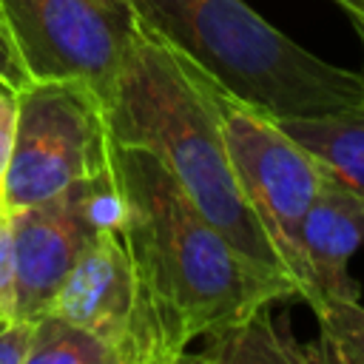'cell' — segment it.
<instances>
[{
  "label": "cell",
  "instance_id": "3",
  "mask_svg": "<svg viewBox=\"0 0 364 364\" xmlns=\"http://www.w3.org/2000/svg\"><path fill=\"white\" fill-rule=\"evenodd\" d=\"M128 3L173 51L273 119L333 114L364 100V74L310 54L245 0Z\"/></svg>",
  "mask_w": 364,
  "mask_h": 364
},
{
  "label": "cell",
  "instance_id": "6",
  "mask_svg": "<svg viewBox=\"0 0 364 364\" xmlns=\"http://www.w3.org/2000/svg\"><path fill=\"white\" fill-rule=\"evenodd\" d=\"M31 80H82L108 100L136 14L128 0H0Z\"/></svg>",
  "mask_w": 364,
  "mask_h": 364
},
{
  "label": "cell",
  "instance_id": "14",
  "mask_svg": "<svg viewBox=\"0 0 364 364\" xmlns=\"http://www.w3.org/2000/svg\"><path fill=\"white\" fill-rule=\"evenodd\" d=\"M34 318L0 316V364H28Z\"/></svg>",
  "mask_w": 364,
  "mask_h": 364
},
{
  "label": "cell",
  "instance_id": "7",
  "mask_svg": "<svg viewBox=\"0 0 364 364\" xmlns=\"http://www.w3.org/2000/svg\"><path fill=\"white\" fill-rule=\"evenodd\" d=\"M14 247V316L48 313L60 284L71 273L97 228L117 222V193L105 162L94 176L65 191L6 213Z\"/></svg>",
  "mask_w": 364,
  "mask_h": 364
},
{
  "label": "cell",
  "instance_id": "19",
  "mask_svg": "<svg viewBox=\"0 0 364 364\" xmlns=\"http://www.w3.org/2000/svg\"><path fill=\"white\" fill-rule=\"evenodd\" d=\"M353 28H355V34L361 40V48H364V20H353Z\"/></svg>",
  "mask_w": 364,
  "mask_h": 364
},
{
  "label": "cell",
  "instance_id": "16",
  "mask_svg": "<svg viewBox=\"0 0 364 364\" xmlns=\"http://www.w3.org/2000/svg\"><path fill=\"white\" fill-rule=\"evenodd\" d=\"M0 316H14V247L9 219L0 213Z\"/></svg>",
  "mask_w": 364,
  "mask_h": 364
},
{
  "label": "cell",
  "instance_id": "11",
  "mask_svg": "<svg viewBox=\"0 0 364 364\" xmlns=\"http://www.w3.org/2000/svg\"><path fill=\"white\" fill-rule=\"evenodd\" d=\"M276 122L330 179L364 202V100L333 114L284 117Z\"/></svg>",
  "mask_w": 364,
  "mask_h": 364
},
{
  "label": "cell",
  "instance_id": "15",
  "mask_svg": "<svg viewBox=\"0 0 364 364\" xmlns=\"http://www.w3.org/2000/svg\"><path fill=\"white\" fill-rule=\"evenodd\" d=\"M26 82H31L28 65L20 54V46L14 40V31H11L6 14L0 11V85L9 91H17Z\"/></svg>",
  "mask_w": 364,
  "mask_h": 364
},
{
  "label": "cell",
  "instance_id": "9",
  "mask_svg": "<svg viewBox=\"0 0 364 364\" xmlns=\"http://www.w3.org/2000/svg\"><path fill=\"white\" fill-rule=\"evenodd\" d=\"M364 242V202L324 173L299 228L301 259L313 284V307L324 299H358L350 259Z\"/></svg>",
  "mask_w": 364,
  "mask_h": 364
},
{
  "label": "cell",
  "instance_id": "8",
  "mask_svg": "<svg viewBox=\"0 0 364 364\" xmlns=\"http://www.w3.org/2000/svg\"><path fill=\"white\" fill-rule=\"evenodd\" d=\"M48 313H57L105 341L117 364H154L142 290L117 222L94 230L60 284Z\"/></svg>",
  "mask_w": 364,
  "mask_h": 364
},
{
  "label": "cell",
  "instance_id": "13",
  "mask_svg": "<svg viewBox=\"0 0 364 364\" xmlns=\"http://www.w3.org/2000/svg\"><path fill=\"white\" fill-rule=\"evenodd\" d=\"M313 313L324 364H364V304L358 299H324Z\"/></svg>",
  "mask_w": 364,
  "mask_h": 364
},
{
  "label": "cell",
  "instance_id": "4",
  "mask_svg": "<svg viewBox=\"0 0 364 364\" xmlns=\"http://www.w3.org/2000/svg\"><path fill=\"white\" fill-rule=\"evenodd\" d=\"M17 117L0 182V213L43 202L108 162L102 102L82 80H31L14 91Z\"/></svg>",
  "mask_w": 364,
  "mask_h": 364
},
{
  "label": "cell",
  "instance_id": "10",
  "mask_svg": "<svg viewBox=\"0 0 364 364\" xmlns=\"http://www.w3.org/2000/svg\"><path fill=\"white\" fill-rule=\"evenodd\" d=\"M205 344L179 361L188 364H324L318 344H301L290 327L279 324L270 304L256 307L245 318L222 324L202 336Z\"/></svg>",
  "mask_w": 364,
  "mask_h": 364
},
{
  "label": "cell",
  "instance_id": "12",
  "mask_svg": "<svg viewBox=\"0 0 364 364\" xmlns=\"http://www.w3.org/2000/svg\"><path fill=\"white\" fill-rule=\"evenodd\" d=\"M28 364H117V358L85 327L57 313H43L34 318Z\"/></svg>",
  "mask_w": 364,
  "mask_h": 364
},
{
  "label": "cell",
  "instance_id": "5",
  "mask_svg": "<svg viewBox=\"0 0 364 364\" xmlns=\"http://www.w3.org/2000/svg\"><path fill=\"white\" fill-rule=\"evenodd\" d=\"M208 88L216 102L222 136L242 191L262 228L267 230L287 276L293 279L299 301L310 307L313 284L301 259L299 228L324 182V171L299 142H293L279 128L270 114L236 100L210 77Z\"/></svg>",
  "mask_w": 364,
  "mask_h": 364
},
{
  "label": "cell",
  "instance_id": "18",
  "mask_svg": "<svg viewBox=\"0 0 364 364\" xmlns=\"http://www.w3.org/2000/svg\"><path fill=\"white\" fill-rule=\"evenodd\" d=\"M333 3H338L350 14V20H364V0H333Z\"/></svg>",
  "mask_w": 364,
  "mask_h": 364
},
{
  "label": "cell",
  "instance_id": "2",
  "mask_svg": "<svg viewBox=\"0 0 364 364\" xmlns=\"http://www.w3.org/2000/svg\"><path fill=\"white\" fill-rule=\"evenodd\" d=\"M102 122L114 142L156 154L199 213L247 262L290 279L233 171L208 77L139 17L102 102Z\"/></svg>",
  "mask_w": 364,
  "mask_h": 364
},
{
  "label": "cell",
  "instance_id": "1",
  "mask_svg": "<svg viewBox=\"0 0 364 364\" xmlns=\"http://www.w3.org/2000/svg\"><path fill=\"white\" fill-rule=\"evenodd\" d=\"M108 168L154 364L179 361L193 338L262 304L299 299L290 279L247 262L199 213L156 154L108 136Z\"/></svg>",
  "mask_w": 364,
  "mask_h": 364
},
{
  "label": "cell",
  "instance_id": "17",
  "mask_svg": "<svg viewBox=\"0 0 364 364\" xmlns=\"http://www.w3.org/2000/svg\"><path fill=\"white\" fill-rule=\"evenodd\" d=\"M14 117H17V102H14V91L0 85V182L9 165V154H11V139H14Z\"/></svg>",
  "mask_w": 364,
  "mask_h": 364
}]
</instances>
